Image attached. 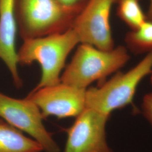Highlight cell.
Wrapping results in <instances>:
<instances>
[{
    "label": "cell",
    "instance_id": "obj_1",
    "mask_svg": "<svg viewBox=\"0 0 152 152\" xmlns=\"http://www.w3.org/2000/svg\"><path fill=\"white\" fill-rule=\"evenodd\" d=\"M79 44V38L72 28L64 32L23 41L17 51L18 64L37 62L41 69L40 80L31 92L60 83L68 56Z\"/></svg>",
    "mask_w": 152,
    "mask_h": 152
},
{
    "label": "cell",
    "instance_id": "obj_2",
    "mask_svg": "<svg viewBox=\"0 0 152 152\" xmlns=\"http://www.w3.org/2000/svg\"><path fill=\"white\" fill-rule=\"evenodd\" d=\"M130 58L129 51L125 46L120 45L107 51L80 44L61 75V82L87 89L94 82L117 72Z\"/></svg>",
    "mask_w": 152,
    "mask_h": 152
},
{
    "label": "cell",
    "instance_id": "obj_3",
    "mask_svg": "<svg viewBox=\"0 0 152 152\" xmlns=\"http://www.w3.org/2000/svg\"><path fill=\"white\" fill-rule=\"evenodd\" d=\"M17 28L23 40L65 32L78 15L56 0H15Z\"/></svg>",
    "mask_w": 152,
    "mask_h": 152
},
{
    "label": "cell",
    "instance_id": "obj_4",
    "mask_svg": "<svg viewBox=\"0 0 152 152\" xmlns=\"http://www.w3.org/2000/svg\"><path fill=\"white\" fill-rule=\"evenodd\" d=\"M152 71V52L148 53L135 66L126 72H117L99 87L87 88L86 108L110 115L115 109L132 103L137 87Z\"/></svg>",
    "mask_w": 152,
    "mask_h": 152
},
{
    "label": "cell",
    "instance_id": "obj_5",
    "mask_svg": "<svg viewBox=\"0 0 152 152\" xmlns=\"http://www.w3.org/2000/svg\"><path fill=\"white\" fill-rule=\"evenodd\" d=\"M0 117L37 141L45 152H60V147L43 124V116L31 99H15L0 93Z\"/></svg>",
    "mask_w": 152,
    "mask_h": 152
},
{
    "label": "cell",
    "instance_id": "obj_6",
    "mask_svg": "<svg viewBox=\"0 0 152 152\" xmlns=\"http://www.w3.org/2000/svg\"><path fill=\"white\" fill-rule=\"evenodd\" d=\"M117 0H88L76 16L72 26L80 44H88L103 50L115 47L110 24L112 6Z\"/></svg>",
    "mask_w": 152,
    "mask_h": 152
},
{
    "label": "cell",
    "instance_id": "obj_7",
    "mask_svg": "<svg viewBox=\"0 0 152 152\" xmlns=\"http://www.w3.org/2000/svg\"><path fill=\"white\" fill-rule=\"evenodd\" d=\"M110 115L86 108L65 131L64 152H113L106 137V125Z\"/></svg>",
    "mask_w": 152,
    "mask_h": 152
},
{
    "label": "cell",
    "instance_id": "obj_8",
    "mask_svg": "<svg viewBox=\"0 0 152 152\" xmlns=\"http://www.w3.org/2000/svg\"><path fill=\"white\" fill-rule=\"evenodd\" d=\"M86 91L60 82L30 92L26 98L37 105L44 119L50 116L61 119L77 117L86 108Z\"/></svg>",
    "mask_w": 152,
    "mask_h": 152
},
{
    "label": "cell",
    "instance_id": "obj_9",
    "mask_svg": "<svg viewBox=\"0 0 152 152\" xmlns=\"http://www.w3.org/2000/svg\"><path fill=\"white\" fill-rule=\"evenodd\" d=\"M15 0H0V60L5 64L17 88L23 81L18 68L15 48L17 31L15 19Z\"/></svg>",
    "mask_w": 152,
    "mask_h": 152
},
{
    "label": "cell",
    "instance_id": "obj_10",
    "mask_svg": "<svg viewBox=\"0 0 152 152\" xmlns=\"http://www.w3.org/2000/svg\"><path fill=\"white\" fill-rule=\"evenodd\" d=\"M42 146L22 131L0 120V152H41Z\"/></svg>",
    "mask_w": 152,
    "mask_h": 152
},
{
    "label": "cell",
    "instance_id": "obj_11",
    "mask_svg": "<svg viewBox=\"0 0 152 152\" xmlns=\"http://www.w3.org/2000/svg\"><path fill=\"white\" fill-rule=\"evenodd\" d=\"M126 47L135 54L152 52V22L147 20L139 28L130 30L125 35Z\"/></svg>",
    "mask_w": 152,
    "mask_h": 152
},
{
    "label": "cell",
    "instance_id": "obj_12",
    "mask_svg": "<svg viewBox=\"0 0 152 152\" xmlns=\"http://www.w3.org/2000/svg\"><path fill=\"white\" fill-rule=\"evenodd\" d=\"M140 0H117V15L130 30L136 29L147 20Z\"/></svg>",
    "mask_w": 152,
    "mask_h": 152
},
{
    "label": "cell",
    "instance_id": "obj_13",
    "mask_svg": "<svg viewBox=\"0 0 152 152\" xmlns=\"http://www.w3.org/2000/svg\"><path fill=\"white\" fill-rule=\"evenodd\" d=\"M65 9L78 14L85 6L88 0H56Z\"/></svg>",
    "mask_w": 152,
    "mask_h": 152
},
{
    "label": "cell",
    "instance_id": "obj_14",
    "mask_svg": "<svg viewBox=\"0 0 152 152\" xmlns=\"http://www.w3.org/2000/svg\"><path fill=\"white\" fill-rule=\"evenodd\" d=\"M141 109L144 117L152 126V92L148 93L143 97Z\"/></svg>",
    "mask_w": 152,
    "mask_h": 152
},
{
    "label": "cell",
    "instance_id": "obj_15",
    "mask_svg": "<svg viewBox=\"0 0 152 152\" xmlns=\"http://www.w3.org/2000/svg\"><path fill=\"white\" fill-rule=\"evenodd\" d=\"M146 16H147V20L152 22V0H150V4H149L148 12L146 14Z\"/></svg>",
    "mask_w": 152,
    "mask_h": 152
},
{
    "label": "cell",
    "instance_id": "obj_16",
    "mask_svg": "<svg viewBox=\"0 0 152 152\" xmlns=\"http://www.w3.org/2000/svg\"><path fill=\"white\" fill-rule=\"evenodd\" d=\"M150 75H151V78H150V79H151V85H152V71L151 72V74H150Z\"/></svg>",
    "mask_w": 152,
    "mask_h": 152
}]
</instances>
